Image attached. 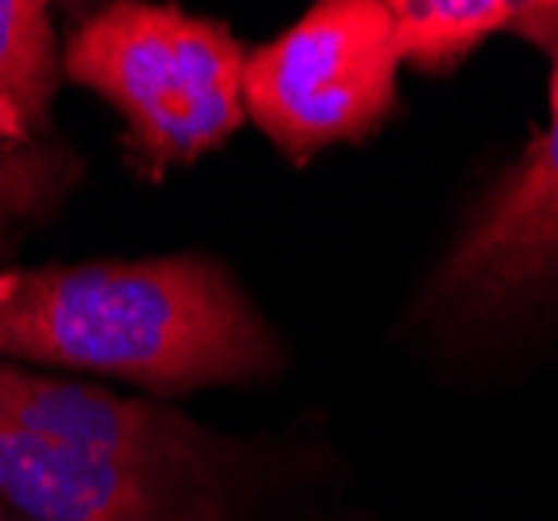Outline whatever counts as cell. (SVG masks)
<instances>
[{
	"mask_svg": "<svg viewBox=\"0 0 558 521\" xmlns=\"http://www.w3.org/2000/svg\"><path fill=\"white\" fill-rule=\"evenodd\" d=\"M63 72L125 118V150L146 180L192 163L246 118V50L221 22L175 4L117 0L75 25Z\"/></svg>",
	"mask_w": 558,
	"mask_h": 521,
	"instance_id": "2",
	"label": "cell"
},
{
	"mask_svg": "<svg viewBox=\"0 0 558 521\" xmlns=\"http://www.w3.org/2000/svg\"><path fill=\"white\" fill-rule=\"evenodd\" d=\"M63 59L54 47V25L38 0H0V121L13 143L50 121Z\"/></svg>",
	"mask_w": 558,
	"mask_h": 521,
	"instance_id": "7",
	"label": "cell"
},
{
	"mask_svg": "<svg viewBox=\"0 0 558 521\" xmlns=\"http://www.w3.org/2000/svg\"><path fill=\"white\" fill-rule=\"evenodd\" d=\"M400 59L425 75L459 68L484 38L512 29L525 4L512 0H388Z\"/></svg>",
	"mask_w": 558,
	"mask_h": 521,
	"instance_id": "8",
	"label": "cell"
},
{
	"mask_svg": "<svg viewBox=\"0 0 558 521\" xmlns=\"http://www.w3.org/2000/svg\"><path fill=\"white\" fill-rule=\"evenodd\" d=\"M0 359L192 392L271 376L279 342L221 263L163 255L0 271Z\"/></svg>",
	"mask_w": 558,
	"mask_h": 521,
	"instance_id": "1",
	"label": "cell"
},
{
	"mask_svg": "<svg viewBox=\"0 0 558 521\" xmlns=\"http://www.w3.org/2000/svg\"><path fill=\"white\" fill-rule=\"evenodd\" d=\"M558 288V50L550 125L480 201L454 251L434 276V301L450 313H496Z\"/></svg>",
	"mask_w": 558,
	"mask_h": 521,
	"instance_id": "4",
	"label": "cell"
},
{
	"mask_svg": "<svg viewBox=\"0 0 558 521\" xmlns=\"http://www.w3.org/2000/svg\"><path fill=\"white\" fill-rule=\"evenodd\" d=\"M0 497L29 521H226L213 480L146 472L13 426H0Z\"/></svg>",
	"mask_w": 558,
	"mask_h": 521,
	"instance_id": "5",
	"label": "cell"
},
{
	"mask_svg": "<svg viewBox=\"0 0 558 521\" xmlns=\"http://www.w3.org/2000/svg\"><path fill=\"white\" fill-rule=\"evenodd\" d=\"M4 143H9V134H4V121H0V150H4Z\"/></svg>",
	"mask_w": 558,
	"mask_h": 521,
	"instance_id": "9",
	"label": "cell"
},
{
	"mask_svg": "<svg viewBox=\"0 0 558 521\" xmlns=\"http://www.w3.org/2000/svg\"><path fill=\"white\" fill-rule=\"evenodd\" d=\"M400 63L388 0H322L246 54L242 105L288 159L304 163L392 118Z\"/></svg>",
	"mask_w": 558,
	"mask_h": 521,
	"instance_id": "3",
	"label": "cell"
},
{
	"mask_svg": "<svg viewBox=\"0 0 558 521\" xmlns=\"http://www.w3.org/2000/svg\"><path fill=\"white\" fill-rule=\"evenodd\" d=\"M0 426L96 455H113L146 472L213 480L205 443L184 417L146 401L113 397L109 388L96 384L34 376L4 359H0Z\"/></svg>",
	"mask_w": 558,
	"mask_h": 521,
	"instance_id": "6",
	"label": "cell"
}]
</instances>
